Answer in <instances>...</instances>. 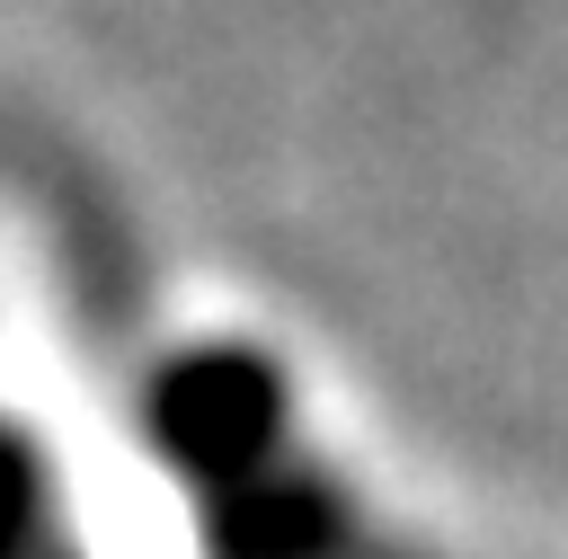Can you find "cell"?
I'll use <instances>...</instances> for the list:
<instances>
[{
    "label": "cell",
    "instance_id": "obj_1",
    "mask_svg": "<svg viewBox=\"0 0 568 559\" xmlns=\"http://www.w3.org/2000/svg\"><path fill=\"white\" fill-rule=\"evenodd\" d=\"M142 426L151 444L204 479V488H240L275 461V435H284V373L248 346H195L178 355L151 399H142Z\"/></svg>",
    "mask_w": 568,
    "mask_h": 559
},
{
    "label": "cell",
    "instance_id": "obj_3",
    "mask_svg": "<svg viewBox=\"0 0 568 559\" xmlns=\"http://www.w3.org/2000/svg\"><path fill=\"white\" fill-rule=\"evenodd\" d=\"M36 515H44V470H36V444L0 426V559H27Z\"/></svg>",
    "mask_w": 568,
    "mask_h": 559
},
{
    "label": "cell",
    "instance_id": "obj_2",
    "mask_svg": "<svg viewBox=\"0 0 568 559\" xmlns=\"http://www.w3.org/2000/svg\"><path fill=\"white\" fill-rule=\"evenodd\" d=\"M204 541H213V559H346V515L320 479L257 470L240 488H213Z\"/></svg>",
    "mask_w": 568,
    "mask_h": 559
}]
</instances>
